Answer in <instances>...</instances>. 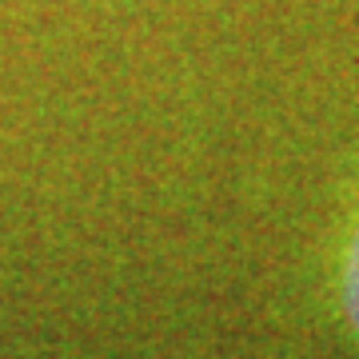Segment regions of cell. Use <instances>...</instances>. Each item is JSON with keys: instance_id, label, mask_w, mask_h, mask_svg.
Here are the masks:
<instances>
[{"instance_id": "1", "label": "cell", "mask_w": 359, "mask_h": 359, "mask_svg": "<svg viewBox=\"0 0 359 359\" xmlns=\"http://www.w3.org/2000/svg\"><path fill=\"white\" fill-rule=\"evenodd\" d=\"M339 299H344V316L359 335V212L347 224L344 236V256H339Z\"/></svg>"}]
</instances>
